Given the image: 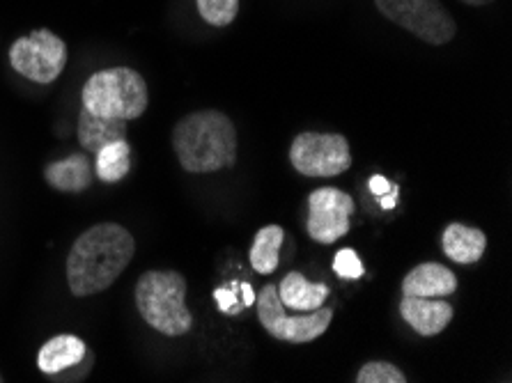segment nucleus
<instances>
[{"mask_svg":"<svg viewBox=\"0 0 512 383\" xmlns=\"http://www.w3.org/2000/svg\"><path fill=\"white\" fill-rule=\"evenodd\" d=\"M136 253V241L124 225L97 223L76 237L67 255V285L74 296H92L104 292Z\"/></svg>","mask_w":512,"mask_h":383,"instance_id":"obj_1","label":"nucleus"},{"mask_svg":"<svg viewBox=\"0 0 512 383\" xmlns=\"http://www.w3.org/2000/svg\"><path fill=\"white\" fill-rule=\"evenodd\" d=\"M173 150L186 173H219L237 163V129L221 111L189 113L175 124Z\"/></svg>","mask_w":512,"mask_h":383,"instance_id":"obj_2","label":"nucleus"},{"mask_svg":"<svg viewBox=\"0 0 512 383\" xmlns=\"http://www.w3.org/2000/svg\"><path fill=\"white\" fill-rule=\"evenodd\" d=\"M136 308L154 331L180 338L193 326L186 308V278L180 271H145L136 283Z\"/></svg>","mask_w":512,"mask_h":383,"instance_id":"obj_3","label":"nucleus"},{"mask_svg":"<svg viewBox=\"0 0 512 383\" xmlns=\"http://www.w3.org/2000/svg\"><path fill=\"white\" fill-rule=\"evenodd\" d=\"M83 108L92 115L113 120H138L150 104L145 78L131 67H111L95 72L83 85Z\"/></svg>","mask_w":512,"mask_h":383,"instance_id":"obj_4","label":"nucleus"},{"mask_svg":"<svg viewBox=\"0 0 512 383\" xmlns=\"http://www.w3.org/2000/svg\"><path fill=\"white\" fill-rule=\"evenodd\" d=\"M258 303V319L265 326L271 338L292 342V345H306L327 333L333 319V310L320 306L310 312H297L287 315L285 306L278 296V285H265L260 289V296H255Z\"/></svg>","mask_w":512,"mask_h":383,"instance_id":"obj_5","label":"nucleus"},{"mask_svg":"<svg viewBox=\"0 0 512 383\" xmlns=\"http://www.w3.org/2000/svg\"><path fill=\"white\" fill-rule=\"evenodd\" d=\"M377 10L425 44L444 46L457 33V23L441 0H375Z\"/></svg>","mask_w":512,"mask_h":383,"instance_id":"obj_6","label":"nucleus"},{"mask_svg":"<svg viewBox=\"0 0 512 383\" xmlns=\"http://www.w3.org/2000/svg\"><path fill=\"white\" fill-rule=\"evenodd\" d=\"M10 65L28 81L49 85L65 72L67 44L49 28L33 30L10 46Z\"/></svg>","mask_w":512,"mask_h":383,"instance_id":"obj_7","label":"nucleus"},{"mask_svg":"<svg viewBox=\"0 0 512 383\" xmlns=\"http://www.w3.org/2000/svg\"><path fill=\"white\" fill-rule=\"evenodd\" d=\"M290 163L304 177H336L352 168V150L343 134L306 131L292 140Z\"/></svg>","mask_w":512,"mask_h":383,"instance_id":"obj_8","label":"nucleus"},{"mask_svg":"<svg viewBox=\"0 0 512 383\" xmlns=\"http://www.w3.org/2000/svg\"><path fill=\"white\" fill-rule=\"evenodd\" d=\"M354 200L345 191L333 189V186H322L310 193L308 198V234L317 244L331 246L338 239H343L352 228Z\"/></svg>","mask_w":512,"mask_h":383,"instance_id":"obj_9","label":"nucleus"},{"mask_svg":"<svg viewBox=\"0 0 512 383\" xmlns=\"http://www.w3.org/2000/svg\"><path fill=\"white\" fill-rule=\"evenodd\" d=\"M400 315L423 338H432L446 331L453 322L455 310L446 299H423V296H405L400 303Z\"/></svg>","mask_w":512,"mask_h":383,"instance_id":"obj_10","label":"nucleus"},{"mask_svg":"<svg viewBox=\"0 0 512 383\" xmlns=\"http://www.w3.org/2000/svg\"><path fill=\"white\" fill-rule=\"evenodd\" d=\"M457 276L446 269L444 264L425 262L411 269L402 280V294L405 296H423V299H446L455 294Z\"/></svg>","mask_w":512,"mask_h":383,"instance_id":"obj_11","label":"nucleus"},{"mask_svg":"<svg viewBox=\"0 0 512 383\" xmlns=\"http://www.w3.org/2000/svg\"><path fill=\"white\" fill-rule=\"evenodd\" d=\"M44 179L60 193H83L92 186V163L85 154H72L44 168Z\"/></svg>","mask_w":512,"mask_h":383,"instance_id":"obj_12","label":"nucleus"},{"mask_svg":"<svg viewBox=\"0 0 512 383\" xmlns=\"http://www.w3.org/2000/svg\"><path fill=\"white\" fill-rule=\"evenodd\" d=\"M76 136L85 152L97 154L102 147L127 138V120H113V117H99L81 108Z\"/></svg>","mask_w":512,"mask_h":383,"instance_id":"obj_13","label":"nucleus"},{"mask_svg":"<svg viewBox=\"0 0 512 383\" xmlns=\"http://www.w3.org/2000/svg\"><path fill=\"white\" fill-rule=\"evenodd\" d=\"M85 354H88V349H85V342L81 338L62 333L44 342V347L37 351V367L51 377V374H60L69 367L79 365Z\"/></svg>","mask_w":512,"mask_h":383,"instance_id":"obj_14","label":"nucleus"},{"mask_svg":"<svg viewBox=\"0 0 512 383\" xmlns=\"http://www.w3.org/2000/svg\"><path fill=\"white\" fill-rule=\"evenodd\" d=\"M444 253L457 264H476L485 255L487 237L483 230L469 228L462 223H451L441 237Z\"/></svg>","mask_w":512,"mask_h":383,"instance_id":"obj_15","label":"nucleus"},{"mask_svg":"<svg viewBox=\"0 0 512 383\" xmlns=\"http://www.w3.org/2000/svg\"><path fill=\"white\" fill-rule=\"evenodd\" d=\"M278 296L283 306L294 312H310L324 306L329 299V287L324 283H308L299 271H290L278 285Z\"/></svg>","mask_w":512,"mask_h":383,"instance_id":"obj_16","label":"nucleus"},{"mask_svg":"<svg viewBox=\"0 0 512 383\" xmlns=\"http://www.w3.org/2000/svg\"><path fill=\"white\" fill-rule=\"evenodd\" d=\"M285 239V230L281 225H267V228L258 230L251 246V267L260 273V276H269L278 269L281 262V244Z\"/></svg>","mask_w":512,"mask_h":383,"instance_id":"obj_17","label":"nucleus"},{"mask_svg":"<svg viewBox=\"0 0 512 383\" xmlns=\"http://www.w3.org/2000/svg\"><path fill=\"white\" fill-rule=\"evenodd\" d=\"M95 170L104 184H115L127 177L131 170V147L127 140H115V143L102 147L97 152Z\"/></svg>","mask_w":512,"mask_h":383,"instance_id":"obj_18","label":"nucleus"},{"mask_svg":"<svg viewBox=\"0 0 512 383\" xmlns=\"http://www.w3.org/2000/svg\"><path fill=\"white\" fill-rule=\"evenodd\" d=\"M198 12L209 26L226 28L239 14V0H196Z\"/></svg>","mask_w":512,"mask_h":383,"instance_id":"obj_19","label":"nucleus"},{"mask_svg":"<svg viewBox=\"0 0 512 383\" xmlns=\"http://www.w3.org/2000/svg\"><path fill=\"white\" fill-rule=\"evenodd\" d=\"M354 381L356 383H407V377L400 367L384 361H372L361 367Z\"/></svg>","mask_w":512,"mask_h":383,"instance_id":"obj_20","label":"nucleus"},{"mask_svg":"<svg viewBox=\"0 0 512 383\" xmlns=\"http://www.w3.org/2000/svg\"><path fill=\"white\" fill-rule=\"evenodd\" d=\"M333 271H336L338 276L345 280H356L366 273V269H363V264L359 260V255H356L352 248L338 250L336 260H333Z\"/></svg>","mask_w":512,"mask_h":383,"instance_id":"obj_21","label":"nucleus"},{"mask_svg":"<svg viewBox=\"0 0 512 383\" xmlns=\"http://www.w3.org/2000/svg\"><path fill=\"white\" fill-rule=\"evenodd\" d=\"M214 299H216V303H219V310L226 312V315H237V312L244 308L237 303V285H232V289L216 287Z\"/></svg>","mask_w":512,"mask_h":383,"instance_id":"obj_22","label":"nucleus"},{"mask_svg":"<svg viewBox=\"0 0 512 383\" xmlns=\"http://www.w3.org/2000/svg\"><path fill=\"white\" fill-rule=\"evenodd\" d=\"M370 191L377 195H384V193H389L391 191V184H389V179L386 177H382V175H375V177H370Z\"/></svg>","mask_w":512,"mask_h":383,"instance_id":"obj_23","label":"nucleus"},{"mask_svg":"<svg viewBox=\"0 0 512 383\" xmlns=\"http://www.w3.org/2000/svg\"><path fill=\"white\" fill-rule=\"evenodd\" d=\"M391 193L393 195H379V205H382V209H393L395 207V202H398V193H400V186L398 184H391Z\"/></svg>","mask_w":512,"mask_h":383,"instance_id":"obj_24","label":"nucleus"},{"mask_svg":"<svg viewBox=\"0 0 512 383\" xmlns=\"http://www.w3.org/2000/svg\"><path fill=\"white\" fill-rule=\"evenodd\" d=\"M239 289H242V294H244V306H253V303H255L253 287L248 283H242V285H239Z\"/></svg>","mask_w":512,"mask_h":383,"instance_id":"obj_25","label":"nucleus"},{"mask_svg":"<svg viewBox=\"0 0 512 383\" xmlns=\"http://www.w3.org/2000/svg\"><path fill=\"white\" fill-rule=\"evenodd\" d=\"M462 3L473 5V7H483V5H490V3H494V0H462Z\"/></svg>","mask_w":512,"mask_h":383,"instance_id":"obj_26","label":"nucleus"}]
</instances>
